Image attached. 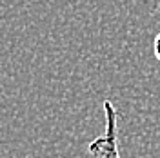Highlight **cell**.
<instances>
[{
    "mask_svg": "<svg viewBox=\"0 0 160 158\" xmlns=\"http://www.w3.org/2000/svg\"><path fill=\"white\" fill-rule=\"evenodd\" d=\"M106 131L93 140L88 147L89 158H120L118 151V113L111 100H104Z\"/></svg>",
    "mask_w": 160,
    "mask_h": 158,
    "instance_id": "6da1fadb",
    "label": "cell"
},
{
    "mask_svg": "<svg viewBox=\"0 0 160 158\" xmlns=\"http://www.w3.org/2000/svg\"><path fill=\"white\" fill-rule=\"evenodd\" d=\"M153 49H155V57L160 60V33L155 37V46H153Z\"/></svg>",
    "mask_w": 160,
    "mask_h": 158,
    "instance_id": "7a4b0ae2",
    "label": "cell"
}]
</instances>
